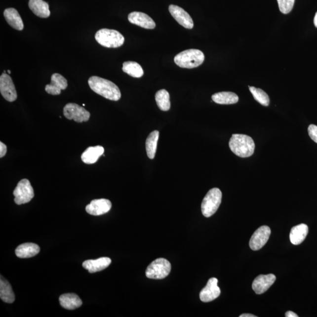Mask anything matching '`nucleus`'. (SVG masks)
Listing matches in <instances>:
<instances>
[{
  "instance_id": "f257e3e1",
  "label": "nucleus",
  "mask_w": 317,
  "mask_h": 317,
  "mask_svg": "<svg viewBox=\"0 0 317 317\" xmlns=\"http://www.w3.org/2000/svg\"><path fill=\"white\" fill-rule=\"evenodd\" d=\"M88 84L93 91L106 99L118 101L121 98L119 88L110 80L101 77L93 76L89 78Z\"/></svg>"
},
{
  "instance_id": "f03ea898",
  "label": "nucleus",
  "mask_w": 317,
  "mask_h": 317,
  "mask_svg": "<svg viewBox=\"0 0 317 317\" xmlns=\"http://www.w3.org/2000/svg\"><path fill=\"white\" fill-rule=\"evenodd\" d=\"M229 147L237 156L248 158L254 154L255 144L253 139L249 136L233 134L230 139Z\"/></svg>"
},
{
  "instance_id": "7ed1b4c3",
  "label": "nucleus",
  "mask_w": 317,
  "mask_h": 317,
  "mask_svg": "<svg viewBox=\"0 0 317 317\" xmlns=\"http://www.w3.org/2000/svg\"><path fill=\"white\" fill-rule=\"evenodd\" d=\"M204 55L198 49H191L177 54L174 58L175 64L183 68H197L203 64Z\"/></svg>"
},
{
  "instance_id": "20e7f679",
  "label": "nucleus",
  "mask_w": 317,
  "mask_h": 317,
  "mask_svg": "<svg viewBox=\"0 0 317 317\" xmlns=\"http://www.w3.org/2000/svg\"><path fill=\"white\" fill-rule=\"evenodd\" d=\"M95 40L107 48H118L125 42V38L118 31L107 29L99 30L95 34Z\"/></svg>"
},
{
  "instance_id": "39448f33",
  "label": "nucleus",
  "mask_w": 317,
  "mask_h": 317,
  "mask_svg": "<svg viewBox=\"0 0 317 317\" xmlns=\"http://www.w3.org/2000/svg\"><path fill=\"white\" fill-rule=\"evenodd\" d=\"M222 194L218 188H213L208 192L201 203V212L206 217L213 216L221 204Z\"/></svg>"
},
{
  "instance_id": "423d86ee",
  "label": "nucleus",
  "mask_w": 317,
  "mask_h": 317,
  "mask_svg": "<svg viewBox=\"0 0 317 317\" xmlns=\"http://www.w3.org/2000/svg\"><path fill=\"white\" fill-rule=\"evenodd\" d=\"M171 264L168 260L159 258L154 261L146 270V276L149 278L160 279L169 275Z\"/></svg>"
},
{
  "instance_id": "0eeeda50",
  "label": "nucleus",
  "mask_w": 317,
  "mask_h": 317,
  "mask_svg": "<svg viewBox=\"0 0 317 317\" xmlns=\"http://www.w3.org/2000/svg\"><path fill=\"white\" fill-rule=\"evenodd\" d=\"M15 203L21 205L29 203L34 197V189L29 180L24 179L18 183L13 192Z\"/></svg>"
},
{
  "instance_id": "6e6552de",
  "label": "nucleus",
  "mask_w": 317,
  "mask_h": 317,
  "mask_svg": "<svg viewBox=\"0 0 317 317\" xmlns=\"http://www.w3.org/2000/svg\"><path fill=\"white\" fill-rule=\"evenodd\" d=\"M64 116L67 119H73L78 123L87 122L91 114L83 107L74 103H69L64 108Z\"/></svg>"
},
{
  "instance_id": "1a4fd4ad",
  "label": "nucleus",
  "mask_w": 317,
  "mask_h": 317,
  "mask_svg": "<svg viewBox=\"0 0 317 317\" xmlns=\"http://www.w3.org/2000/svg\"><path fill=\"white\" fill-rule=\"evenodd\" d=\"M0 92L5 100L14 102L17 98L16 89L11 78L5 73L0 77Z\"/></svg>"
},
{
  "instance_id": "9d476101",
  "label": "nucleus",
  "mask_w": 317,
  "mask_h": 317,
  "mask_svg": "<svg viewBox=\"0 0 317 317\" xmlns=\"http://www.w3.org/2000/svg\"><path fill=\"white\" fill-rule=\"evenodd\" d=\"M270 234L271 230L269 227H260L251 236L249 243L251 249L254 251L261 249L268 241Z\"/></svg>"
},
{
  "instance_id": "9b49d317",
  "label": "nucleus",
  "mask_w": 317,
  "mask_h": 317,
  "mask_svg": "<svg viewBox=\"0 0 317 317\" xmlns=\"http://www.w3.org/2000/svg\"><path fill=\"white\" fill-rule=\"evenodd\" d=\"M218 279L216 278H211L208 281L206 287L200 291V299L204 303L210 302L220 295V289L218 285Z\"/></svg>"
},
{
  "instance_id": "f8f14e48",
  "label": "nucleus",
  "mask_w": 317,
  "mask_h": 317,
  "mask_svg": "<svg viewBox=\"0 0 317 317\" xmlns=\"http://www.w3.org/2000/svg\"><path fill=\"white\" fill-rule=\"evenodd\" d=\"M169 11L178 23L186 29H192L194 26L191 15L178 5H170Z\"/></svg>"
},
{
  "instance_id": "ddd939ff",
  "label": "nucleus",
  "mask_w": 317,
  "mask_h": 317,
  "mask_svg": "<svg viewBox=\"0 0 317 317\" xmlns=\"http://www.w3.org/2000/svg\"><path fill=\"white\" fill-rule=\"evenodd\" d=\"M112 203L110 200L101 198L93 200L86 206V212L92 216H101L107 213L111 209Z\"/></svg>"
},
{
  "instance_id": "4468645a",
  "label": "nucleus",
  "mask_w": 317,
  "mask_h": 317,
  "mask_svg": "<svg viewBox=\"0 0 317 317\" xmlns=\"http://www.w3.org/2000/svg\"><path fill=\"white\" fill-rule=\"evenodd\" d=\"M68 82L65 78L60 74L52 75L50 84L45 86V91L52 95H60L62 90L67 88Z\"/></svg>"
},
{
  "instance_id": "2eb2a0df",
  "label": "nucleus",
  "mask_w": 317,
  "mask_h": 317,
  "mask_svg": "<svg viewBox=\"0 0 317 317\" xmlns=\"http://www.w3.org/2000/svg\"><path fill=\"white\" fill-rule=\"evenodd\" d=\"M276 279V277L273 274L257 276L253 282V290L257 294L265 293L274 284Z\"/></svg>"
},
{
  "instance_id": "dca6fc26",
  "label": "nucleus",
  "mask_w": 317,
  "mask_h": 317,
  "mask_svg": "<svg viewBox=\"0 0 317 317\" xmlns=\"http://www.w3.org/2000/svg\"><path fill=\"white\" fill-rule=\"evenodd\" d=\"M128 20L130 23L146 29H154L156 27L155 21L144 12L137 11L131 12L128 15Z\"/></svg>"
},
{
  "instance_id": "f3484780",
  "label": "nucleus",
  "mask_w": 317,
  "mask_h": 317,
  "mask_svg": "<svg viewBox=\"0 0 317 317\" xmlns=\"http://www.w3.org/2000/svg\"><path fill=\"white\" fill-rule=\"evenodd\" d=\"M111 262L110 258L101 257L96 260L85 261L82 264V266L83 268L88 270L89 273H95L107 269L110 265Z\"/></svg>"
},
{
  "instance_id": "a211bd4d",
  "label": "nucleus",
  "mask_w": 317,
  "mask_h": 317,
  "mask_svg": "<svg viewBox=\"0 0 317 317\" xmlns=\"http://www.w3.org/2000/svg\"><path fill=\"white\" fill-rule=\"evenodd\" d=\"M29 5L30 10L37 16L43 18L50 16L49 5L43 0H30Z\"/></svg>"
},
{
  "instance_id": "6ab92c4d",
  "label": "nucleus",
  "mask_w": 317,
  "mask_h": 317,
  "mask_svg": "<svg viewBox=\"0 0 317 317\" xmlns=\"http://www.w3.org/2000/svg\"><path fill=\"white\" fill-rule=\"evenodd\" d=\"M4 16L8 24L13 29L22 31L24 29L23 20L18 12L13 8L5 9Z\"/></svg>"
},
{
  "instance_id": "aec40b11",
  "label": "nucleus",
  "mask_w": 317,
  "mask_h": 317,
  "mask_svg": "<svg viewBox=\"0 0 317 317\" xmlns=\"http://www.w3.org/2000/svg\"><path fill=\"white\" fill-rule=\"evenodd\" d=\"M61 306L65 309L74 310L82 306V301L77 294L68 293L61 295L60 298Z\"/></svg>"
},
{
  "instance_id": "412c9836",
  "label": "nucleus",
  "mask_w": 317,
  "mask_h": 317,
  "mask_svg": "<svg viewBox=\"0 0 317 317\" xmlns=\"http://www.w3.org/2000/svg\"><path fill=\"white\" fill-rule=\"evenodd\" d=\"M104 153V148L101 146L89 147L82 154L81 159L86 164H94Z\"/></svg>"
},
{
  "instance_id": "4be33fe9",
  "label": "nucleus",
  "mask_w": 317,
  "mask_h": 317,
  "mask_svg": "<svg viewBox=\"0 0 317 317\" xmlns=\"http://www.w3.org/2000/svg\"><path fill=\"white\" fill-rule=\"evenodd\" d=\"M40 248L38 245L32 243L22 244L15 250V254L21 259L33 257L38 254Z\"/></svg>"
},
{
  "instance_id": "5701e85b",
  "label": "nucleus",
  "mask_w": 317,
  "mask_h": 317,
  "mask_svg": "<svg viewBox=\"0 0 317 317\" xmlns=\"http://www.w3.org/2000/svg\"><path fill=\"white\" fill-rule=\"evenodd\" d=\"M309 233V228L305 224H300L291 229L290 238L291 243L298 245L302 243Z\"/></svg>"
},
{
  "instance_id": "b1692460",
  "label": "nucleus",
  "mask_w": 317,
  "mask_h": 317,
  "mask_svg": "<svg viewBox=\"0 0 317 317\" xmlns=\"http://www.w3.org/2000/svg\"><path fill=\"white\" fill-rule=\"evenodd\" d=\"M211 98L216 103L222 105L235 104L238 101V96L232 92L216 93L211 96Z\"/></svg>"
},
{
  "instance_id": "393cba45",
  "label": "nucleus",
  "mask_w": 317,
  "mask_h": 317,
  "mask_svg": "<svg viewBox=\"0 0 317 317\" xmlns=\"http://www.w3.org/2000/svg\"><path fill=\"white\" fill-rule=\"evenodd\" d=\"M0 298L7 303H12L15 301V295L11 285L2 276L0 280Z\"/></svg>"
},
{
  "instance_id": "a878e982",
  "label": "nucleus",
  "mask_w": 317,
  "mask_h": 317,
  "mask_svg": "<svg viewBox=\"0 0 317 317\" xmlns=\"http://www.w3.org/2000/svg\"><path fill=\"white\" fill-rule=\"evenodd\" d=\"M158 137L159 132L158 130H154L149 134L146 141V150L148 158L151 159H153L156 154Z\"/></svg>"
},
{
  "instance_id": "bb28decb",
  "label": "nucleus",
  "mask_w": 317,
  "mask_h": 317,
  "mask_svg": "<svg viewBox=\"0 0 317 317\" xmlns=\"http://www.w3.org/2000/svg\"><path fill=\"white\" fill-rule=\"evenodd\" d=\"M122 70L124 73L133 78H141L144 74L141 65L133 61L125 62L123 64Z\"/></svg>"
},
{
  "instance_id": "cd10ccee",
  "label": "nucleus",
  "mask_w": 317,
  "mask_h": 317,
  "mask_svg": "<svg viewBox=\"0 0 317 317\" xmlns=\"http://www.w3.org/2000/svg\"><path fill=\"white\" fill-rule=\"evenodd\" d=\"M155 100L161 111H167L170 108V95L165 89H161L155 95Z\"/></svg>"
},
{
  "instance_id": "c85d7f7f",
  "label": "nucleus",
  "mask_w": 317,
  "mask_h": 317,
  "mask_svg": "<svg viewBox=\"0 0 317 317\" xmlns=\"http://www.w3.org/2000/svg\"><path fill=\"white\" fill-rule=\"evenodd\" d=\"M250 91L253 97L260 104L264 107H268L270 104V99L268 95L262 89L255 88L254 86H249Z\"/></svg>"
},
{
  "instance_id": "c756f323",
  "label": "nucleus",
  "mask_w": 317,
  "mask_h": 317,
  "mask_svg": "<svg viewBox=\"0 0 317 317\" xmlns=\"http://www.w3.org/2000/svg\"><path fill=\"white\" fill-rule=\"evenodd\" d=\"M279 11L282 13L290 12L294 5L295 0H277Z\"/></svg>"
},
{
  "instance_id": "7c9ffc66",
  "label": "nucleus",
  "mask_w": 317,
  "mask_h": 317,
  "mask_svg": "<svg viewBox=\"0 0 317 317\" xmlns=\"http://www.w3.org/2000/svg\"><path fill=\"white\" fill-rule=\"evenodd\" d=\"M310 137L317 144V126L310 125L308 128Z\"/></svg>"
},
{
  "instance_id": "2f4dec72",
  "label": "nucleus",
  "mask_w": 317,
  "mask_h": 317,
  "mask_svg": "<svg viewBox=\"0 0 317 317\" xmlns=\"http://www.w3.org/2000/svg\"><path fill=\"white\" fill-rule=\"evenodd\" d=\"M7 148L2 142H0V158L4 157L7 153Z\"/></svg>"
},
{
  "instance_id": "473e14b6",
  "label": "nucleus",
  "mask_w": 317,
  "mask_h": 317,
  "mask_svg": "<svg viewBox=\"0 0 317 317\" xmlns=\"http://www.w3.org/2000/svg\"><path fill=\"white\" fill-rule=\"evenodd\" d=\"M285 316L286 317H298L296 313L291 312V311H289V312L286 313Z\"/></svg>"
},
{
  "instance_id": "72a5a7b5",
  "label": "nucleus",
  "mask_w": 317,
  "mask_h": 317,
  "mask_svg": "<svg viewBox=\"0 0 317 317\" xmlns=\"http://www.w3.org/2000/svg\"><path fill=\"white\" fill-rule=\"evenodd\" d=\"M240 317H256V316L251 315V314H243V315L240 316Z\"/></svg>"
},
{
  "instance_id": "f704fd0d",
  "label": "nucleus",
  "mask_w": 317,
  "mask_h": 317,
  "mask_svg": "<svg viewBox=\"0 0 317 317\" xmlns=\"http://www.w3.org/2000/svg\"><path fill=\"white\" fill-rule=\"evenodd\" d=\"M314 23H315V26L317 28V12H316L315 19H314Z\"/></svg>"
},
{
  "instance_id": "c9c22d12",
  "label": "nucleus",
  "mask_w": 317,
  "mask_h": 317,
  "mask_svg": "<svg viewBox=\"0 0 317 317\" xmlns=\"http://www.w3.org/2000/svg\"><path fill=\"white\" fill-rule=\"evenodd\" d=\"M7 72H8V73L9 74H11V71H10V70H8V71H7Z\"/></svg>"
}]
</instances>
